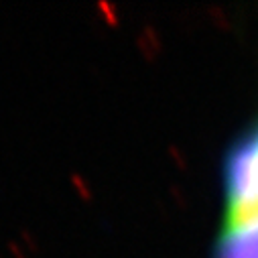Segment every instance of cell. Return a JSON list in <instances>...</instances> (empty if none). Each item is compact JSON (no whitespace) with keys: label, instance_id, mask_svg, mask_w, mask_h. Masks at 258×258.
I'll use <instances>...</instances> for the list:
<instances>
[{"label":"cell","instance_id":"1","mask_svg":"<svg viewBox=\"0 0 258 258\" xmlns=\"http://www.w3.org/2000/svg\"><path fill=\"white\" fill-rule=\"evenodd\" d=\"M226 226L258 222V122L226 159Z\"/></svg>","mask_w":258,"mask_h":258},{"label":"cell","instance_id":"2","mask_svg":"<svg viewBox=\"0 0 258 258\" xmlns=\"http://www.w3.org/2000/svg\"><path fill=\"white\" fill-rule=\"evenodd\" d=\"M216 258H258V222L226 226Z\"/></svg>","mask_w":258,"mask_h":258}]
</instances>
